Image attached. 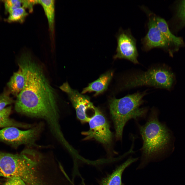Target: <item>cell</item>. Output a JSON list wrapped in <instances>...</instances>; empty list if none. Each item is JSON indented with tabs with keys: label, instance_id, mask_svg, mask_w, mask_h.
<instances>
[{
	"label": "cell",
	"instance_id": "15",
	"mask_svg": "<svg viewBox=\"0 0 185 185\" xmlns=\"http://www.w3.org/2000/svg\"><path fill=\"white\" fill-rule=\"evenodd\" d=\"M38 3L41 5L47 17L49 29L53 31L55 17V1L54 0H38Z\"/></svg>",
	"mask_w": 185,
	"mask_h": 185
},
{
	"label": "cell",
	"instance_id": "20",
	"mask_svg": "<svg viewBox=\"0 0 185 185\" xmlns=\"http://www.w3.org/2000/svg\"><path fill=\"white\" fill-rule=\"evenodd\" d=\"M37 4H38L37 0H22V6L25 9H28L30 12L33 11V6Z\"/></svg>",
	"mask_w": 185,
	"mask_h": 185
},
{
	"label": "cell",
	"instance_id": "1",
	"mask_svg": "<svg viewBox=\"0 0 185 185\" xmlns=\"http://www.w3.org/2000/svg\"><path fill=\"white\" fill-rule=\"evenodd\" d=\"M17 62L25 84L17 97L15 110L29 117L44 119L52 133H59L61 128L58 96L43 68L27 53L22 54Z\"/></svg>",
	"mask_w": 185,
	"mask_h": 185
},
{
	"label": "cell",
	"instance_id": "12",
	"mask_svg": "<svg viewBox=\"0 0 185 185\" xmlns=\"http://www.w3.org/2000/svg\"><path fill=\"white\" fill-rule=\"evenodd\" d=\"M156 20L157 25L169 47L173 45L178 47L182 44L181 38L175 36L171 33L163 18L156 15Z\"/></svg>",
	"mask_w": 185,
	"mask_h": 185
},
{
	"label": "cell",
	"instance_id": "21",
	"mask_svg": "<svg viewBox=\"0 0 185 185\" xmlns=\"http://www.w3.org/2000/svg\"><path fill=\"white\" fill-rule=\"evenodd\" d=\"M3 185H26L20 178L14 177L9 179Z\"/></svg>",
	"mask_w": 185,
	"mask_h": 185
},
{
	"label": "cell",
	"instance_id": "14",
	"mask_svg": "<svg viewBox=\"0 0 185 185\" xmlns=\"http://www.w3.org/2000/svg\"><path fill=\"white\" fill-rule=\"evenodd\" d=\"M12 110L10 106L0 111V128L14 127L24 128H31L35 125L33 124L22 123L16 122L9 118Z\"/></svg>",
	"mask_w": 185,
	"mask_h": 185
},
{
	"label": "cell",
	"instance_id": "5",
	"mask_svg": "<svg viewBox=\"0 0 185 185\" xmlns=\"http://www.w3.org/2000/svg\"><path fill=\"white\" fill-rule=\"evenodd\" d=\"M43 126V124L41 123L25 131L20 130L14 127L4 128L0 130V141L16 148L22 144L29 147H39L35 142L40 136Z\"/></svg>",
	"mask_w": 185,
	"mask_h": 185
},
{
	"label": "cell",
	"instance_id": "11",
	"mask_svg": "<svg viewBox=\"0 0 185 185\" xmlns=\"http://www.w3.org/2000/svg\"><path fill=\"white\" fill-rule=\"evenodd\" d=\"M113 75V72L109 71L101 75L96 80L89 84L84 88L81 93L95 91L94 96H96L106 90Z\"/></svg>",
	"mask_w": 185,
	"mask_h": 185
},
{
	"label": "cell",
	"instance_id": "16",
	"mask_svg": "<svg viewBox=\"0 0 185 185\" xmlns=\"http://www.w3.org/2000/svg\"><path fill=\"white\" fill-rule=\"evenodd\" d=\"M8 17L5 21L8 23L18 22L23 23L28 13L22 6L16 8L10 12Z\"/></svg>",
	"mask_w": 185,
	"mask_h": 185
},
{
	"label": "cell",
	"instance_id": "19",
	"mask_svg": "<svg viewBox=\"0 0 185 185\" xmlns=\"http://www.w3.org/2000/svg\"><path fill=\"white\" fill-rule=\"evenodd\" d=\"M177 15L183 24H185V0L182 1L179 4Z\"/></svg>",
	"mask_w": 185,
	"mask_h": 185
},
{
	"label": "cell",
	"instance_id": "7",
	"mask_svg": "<svg viewBox=\"0 0 185 185\" xmlns=\"http://www.w3.org/2000/svg\"><path fill=\"white\" fill-rule=\"evenodd\" d=\"M141 8L146 13L148 18V31L141 39L143 50L147 51L153 48H158L168 50L169 45L157 25L156 15L145 6H142Z\"/></svg>",
	"mask_w": 185,
	"mask_h": 185
},
{
	"label": "cell",
	"instance_id": "10",
	"mask_svg": "<svg viewBox=\"0 0 185 185\" xmlns=\"http://www.w3.org/2000/svg\"><path fill=\"white\" fill-rule=\"evenodd\" d=\"M137 159V158L131 157L128 158L118 166L111 174L103 178L100 182V185H123L122 181L123 172L126 168Z\"/></svg>",
	"mask_w": 185,
	"mask_h": 185
},
{
	"label": "cell",
	"instance_id": "18",
	"mask_svg": "<svg viewBox=\"0 0 185 185\" xmlns=\"http://www.w3.org/2000/svg\"><path fill=\"white\" fill-rule=\"evenodd\" d=\"M8 90H5L0 94V111L5 108L7 105L14 102V100L10 96Z\"/></svg>",
	"mask_w": 185,
	"mask_h": 185
},
{
	"label": "cell",
	"instance_id": "13",
	"mask_svg": "<svg viewBox=\"0 0 185 185\" xmlns=\"http://www.w3.org/2000/svg\"><path fill=\"white\" fill-rule=\"evenodd\" d=\"M25 84V79L21 69L14 72L7 83V86L10 94L17 96L23 90Z\"/></svg>",
	"mask_w": 185,
	"mask_h": 185
},
{
	"label": "cell",
	"instance_id": "6",
	"mask_svg": "<svg viewBox=\"0 0 185 185\" xmlns=\"http://www.w3.org/2000/svg\"><path fill=\"white\" fill-rule=\"evenodd\" d=\"M88 122L89 130L81 133L85 136L84 140L94 139L105 145L110 144L112 135L109 124L104 115L97 108L95 107L93 115Z\"/></svg>",
	"mask_w": 185,
	"mask_h": 185
},
{
	"label": "cell",
	"instance_id": "3",
	"mask_svg": "<svg viewBox=\"0 0 185 185\" xmlns=\"http://www.w3.org/2000/svg\"><path fill=\"white\" fill-rule=\"evenodd\" d=\"M139 128L143 141L141 150L145 158L154 157L166 149L170 140V133L159 121L156 111L152 110L146 123Z\"/></svg>",
	"mask_w": 185,
	"mask_h": 185
},
{
	"label": "cell",
	"instance_id": "2",
	"mask_svg": "<svg viewBox=\"0 0 185 185\" xmlns=\"http://www.w3.org/2000/svg\"><path fill=\"white\" fill-rule=\"evenodd\" d=\"M146 91L127 95L120 99H112L109 102L110 113L115 130L117 140H121L124 126L129 120L144 116L147 109L140 107Z\"/></svg>",
	"mask_w": 185,
	"mask_h": 185
},
{
	"label": "cell",
	"instance_id": "4",
	"mask_svg": "<svg viewBox=\"0 0 185 185\" xmlns=\"http://www.w3.org/2000/svg\"><path fill=\"white\" fill-rule=\"evenodd\" d=\"M175 80V76L170 68L164 65L158 66L126 76L123 87L125 89L148 86L170 90Z\"/></svg>",
	"mask_w": 185,
	"mask_h": 185
},
{
	"label": "cell",
	"instance_id": "17",
	"mask_svg": "<svg viewBox=\"0 0 185 185\" xmlns=\"http://www.w3.org/2000/svg\"><path fill=\"white\" fill-rule=\"evenodd\" d=\"M3 1L6 13H9L12 10L22 6L21 0H5Z\"/></svg>",
	"mask_w": 185,
	"mask_h": 185
},
{
	"label": "cell",
	"instance_id": "8",
	"mask_svg": "<svg viewBox=\"0 0 185 185\" xmlns=\"http://www.w3.org/2000/svg\"><path fill=\"white\" fill-rule=\"evenodd\" d=\"M116 37L117 45L116 54L114 58L125 59L134 64H138L136 40L132 35L130 29L124 30L120 28Z\"/></svg>",
	"mask_w": 185,
	"mask_h": 185
},
{
	"label": "cell",
	"instance_id": "9",
	"mask_svg": "<svg viewBox=\"0 0 185 185\" xmlns=\"http://www.w3.org/2000/svg\"><path fill=\"white\" fill-rule=\"evenodd\" d=\"M59 88L68 95L75 110L78 119L82 123L88 122L91 117L88 116L87 111L90 109L94 110L95 107L89 97L72 88L67 82L64 83Z\"/></svg>",
	"mask_w": 185,
	"mask_h": 185
}]
</instances>
